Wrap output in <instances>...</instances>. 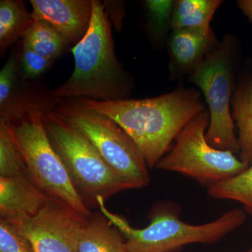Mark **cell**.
<instances>
[{
  "label": "cell",
  "instance_id": "52a82bcc",
  "mask_svg": "<svg viewBox=\"0 0 252 252\" xmlns=\"http://www.w3.org/2000/svg\"><path fill=\"white\" fill-rule=\"evenodd\" d=\"M209 124L210 113L205 109L182 129L171 150L156 167L187 176L207 187L245 171L250 165L235 154L214 148L207 142Z\"/></svg>",
  "mask_w": 252,
  "mask_h": 252
},
{
  "label": "cell",
  "instance_id": "6da1fadb",
  "mask_svg": "<svg viewBox=\"0 0 252 252\" xmlns=\"http://www.w3.org/2000/svg\"><path fill=\"white\" fill-rule=\"evenodd\" d=\"M79 99L117 123L140 149L149 168L157 166L182 129L205 109L200 92L185 88L152 98Z\"/></svg>",
  "mask_w": 252,
  "mask_h": 252
},
{
  "label": "cell",
  "instance_id": "e0dca14e",
  "mask_svg": "<svg viewBox=\"0 0 252 252\" xmlns=\"http://www.w3.org/2000/svg\"><path fill=\"white\" fill-rule=\"evenodd\" d=\"M223 1L220 0H177L172 12L171 28L211 31L210 23Z\"/></svg>",
  "mask_w": 252,
  "mask_h": 252
},
{
  "label": "cell",
  "instance_id": "8992f818",
  "mask_svg": "<svg viewBox=\"0 0 252 252\" xmlns=\"http://www.w3.org/2000/svg\"><path fill=\"white\" fill-rule=\"evenodd\" d=\"M57 99L55 110L92 144L114 171L135 189L143 188L150 183L149 167L143 155L117 123L86 107L80 99Z\"/></svg>",
  "mask_w": 252,
  "mask_h": 252
},
{
  "label": "cell",
  "instance_id": "484cf974",
  "mask_svg": "<svg viewBox=\"0 0 252 252\" xmlns=\"http://www.w3.org/2000/svg\"><path fill=\"white\" fill-rule=\"evenodd\" d=\"M245 252H252V248L250 249V250H248V251Z\"/></svg>",
  "mask_w": 252,
  "mask_h": 252
},
{
  "label": "cell",
  "instance_id": "44dd1931",
  "mask_svg": "<svg viewBox=\"0 0 252 252\" xmlns=\"http://www.w3.org/2000/svg\"><path fill=\"white\" fill-rule=\"evenodd\" d=\"M149 36L155 46L164 45L171 30L172 12L175 1L147 0L144 1Z\"/></svg>",
  "mask_w": 252,
  "mask_h": 252
},
{
  "label": "cell",
  "instance_id": "2e32d148",
  "mask_svg": "<svg viewBox=\"0 0 252 252\" xmlns=\"http://www.w3.org/2000/svg\"><path fill=\"white\" fill-rule=\"evenodd\" d=\"M32 13L21 0L0 1V54L4 56L8 48L23 37L34 23Z\"/></svg>",
  "mask_w": 252,
  "mask_h": 252
},
{
  "label": "cell",
  "instance_id": "30bf717a",
  "mask_svg": "<svg viewBox=\"0 0 252 252\" xmlns=\"http://www.w3.org/2000/svg\"><path fill=\"white\" fill-rule=\"evenodd\" d=\"M19 54L14 51L0 72V121L17 122L33 110L54 109L58 99L37 86L21 79L18 72Z\"/></svg>",
  "mask_w": 252,
  "mask_h": 252
},
{
  "label": "cell",
  "instance_id": "277c9868",
  "mask_svg": "<svg viewBox=\"0 0 252 252\" xmlns=\"http://www.w3.org/2000/svg\"><path fill=\"white\" fill-rule=\"evenodd\" d=\"M99 208L124 235L127 252H172L190 244L217 243L242 226L247 219L243 209L235 208L217 220L194 225L165 210L154 214L148 226L137 229L125 219L109 212L103 200L99 202Z\"/></svg>",
  "mask_w": 252,
  "mask_h": 252
},
{
  "label": "cell",
  "instance_id": "5bb4252c",
  "mask_svg": "<svg viewBox=\"0 0 252 252\" xmlns=\"http://www.w3.org/2000/svg\"><path fill=\"white\" fill-rule=\"evenodd\" d=\"M232 117L238 130L240 160L252 165V72L240 77L231 103Z\"/></svg>",
  "mask_w": 252,
  "mask_h": 252
},
{
  "label": "cell",
  "instance_id": "7402d4cb",
  "mask_svg": "<svg viewBox=\"0 0 252 252\" xmlns=\"http://www.w3.org/2000/svg\"><path fill=\"white\" fill-rule=\"evenodd\" d=\"M0 252H34L31 244L11 223L0 219Z\"/></svg>",
  "mask_w": 252,
  "mask_h": 252
},
{
  "label": "cell",
  "instance_id": "7a4b0ae2",
  "mask_svg": "<svg viewBox=\"0 0 252 252\" xmlns=\"http://www.w3.org/2000/svg\"><path fill=\"white\" fill-rule=\"evenodd\" d=\"M93 16L85 36L72 51L74 69L64 84L50 94L55 99L85 98L109 102L129 99L132 77L119 63L112 24L103 3L92 0Z\"/></svg>",
  "mask_w": 252,
  "mask_h": 252
},
{
  "label": "cell",
  "instance_id": "4fadbf2b",
  "mask_svg": "<svg viewBox=\"0 0 252 252\" xmlns=\"http://www.w3.org/2000/svg\"><path fill=\"white\" fill-rule=\"evenodd\" d=\"M30 176L0 177V216L16 215L34 217L49 200Z\"/></svg>",
  "mask_w": 252,
  "mask_h": 252
},
{
  "label": "cell",
  "instance_id": "9c48e42d",
  "mask_svg": "<svg viewBox=\"0 0 252 252\" xmlns=\"http://www.w3.org/2000/svg\"><path fill=\"white\" fill-rule=\"evenodd\" d=\"M86 219L67 204L50 197L35 216L16 215L4 220L29 242L34 252H79V233Z\"/></svg>",
  "mask_w": 252,
  "mask_h": 252
},
{
  "label": "cell",
  "instance_id": "5b68a950",
  "mask_svg": "<svg viewBox=\"0 0 252 252\" xmlns=\"http://www.w3.org/2000/svg\"><path fill=\"white\" fill-rule=\"evenodd\" d=\"M238 50L236 39L226 34L190 74V80L201 90L208 106L207 142L214 148L235 154L240 149L231 103L236 87Z\"/></svg>",
  "mask_w": 252,
  "mask_h": 252
},
{
  "label": "cell",
  "instance_id": "cb8c5ba5",
  "mask_svg": "<svg viewBox=\"0 0 252 252\" xmlns=\"http://www.w3.org/2000/svg\"><path fill=\"white\" fill-rule=\"evenodd\" d=\"M103 4L111 22L116 26L118 31H120L125 14L124 3L119 1H104Z\"/></svg>",
  "mask_w": 252,
  "mask_h": 252
},
{
  "label": "cell",
  "instance_id": "7c38bea8",
  "mask_svg": "<svg viewBox=\"0 0 252 252\" xmlns=\"http://www.w3.org/2000/svg\"><path fill=\"white\" fill-rule=\"evenodd\" d=\"M171 31L168 49L170 72L175 77L191 74L219 43L212 31L185 28Z\"/></svg>",
  "mask_w": 252,
  "mask_h": 252
},
{
  "label": "cell",
  "instance_id": "d6986e66",
  "mask_svg": "<svg viewBox=\"0 0 252 252\" xmlns=\"http://www.w3.org/2000/svg\"><path fill=\"white\" fill-rule=\"evenodd\" d=\"M207 193L217 200L241 204L245 213L252 217V165L229 180L207 187Z\"/></svg>",
  "mask_w": 252,
  "mask_h": 252
},
{
  "label": "cell",
  "instance_id": "d4e9b609",
  "mask_svg": "<svg viewBox=\"0 0 252 252\" xmlns=\"http://www.w3.org/2000/svg\"><path fill=\"white\" fill-rule=\"evenodd\" d=\"M237 4L244 15L252 22V0H239Z\"/></svg>",
  "mask_w": 252,
  "mask_h": 252
},
{
  "label": "cell",
  "instance_id": "3957f363",
  "mask_svg": "<svg viewBox=\"0 0 252 252\" xmlns=\"http://www.w3.org/2000/svg\"><path fill=\"white\" fill-rule=\"evenodd\" d=\"M43 124L51 145L88 208L98 207L119 192L135 187L107 165L92 144L55 109L44 112Z\"/></svg>",
  "mask_w": 252,
  "mask_h": 252
},
{
  "label": "cell",
  "instance_id": "ac0fdd59",
  "mask_svg": "<svg viewBox=\"0 0 252 252\" xmlns=\"http://www.w3.org/2000/svg\"><path fill=\"white\" fill-rule=\"evenodd\" d=\"M67 44L62 34L43 20H34L23 36V46L32 49L53 63L61 56Z\"/></svg>",
  "mask_w": 252,
  "mask_h": 252
},
{
  "label": "cell",
  "instance_id": "8fae6325",
  "mask_svg": "<svg viewBox=\"0 0 252 252\" xmlns=\"http://www.w3.org/2000/svg\"><path fill=\"white\" fill-rule=\"evenodd\" d=\"M34 20L51 24L68 44H77L90 27L92 0H31Z\"/></svg>",
  "mask_w": 252,
  "mask_h": 252
},
{
  "label": "cell",
  "instance_id": "9a60e30c",
  "mask_svg": "<svg viewBox=\"0 0 252 252\" xmlns=\"http://www.w3.org/2000/svg\"><path fill=\"white\" fill-rule=\"evenodd\" d=\"M79 252H127L126 239L103 214L86 219L79 233Z\"/></svg>",
  "mask_w": 252,
  "mask_h": 252
},
{
  "label": "cell",
  "instance_id": "603a6c76",
  "mask_svg": "<svg viewBox=\"0 0 252 252\" xmlns=\"http://www.w3.org/2000/svg\"><path fill=\"white\" fill-rule=\"evenodd\" d=\"M52 61L38 54L32 49L23 45L19 56L18 67H21L23 78H35L46 72L52 64Z\"/></svg>",
  "mask_w": 252,
  "mask_h": 252
},
{
  "label": "cell",
  "instance_id": "ba28073f",
  "mask_svg": "<svg viewBox=\"0 0 252 252\" xmlns=\"http://www.w3.org/2000/svg\"><path fill=\"white\" fill-rule=\"evenodd\" d=\"M44 112L33 110L10 124L22 152L30 176L35 185L51 198L59 199L78 213L90 217L59 156L51 145L43 124Z\"/></svg>",
  "mask_w": 252,
  "mask_h": 252
},
{
  "label": "cell",
  "instance_id": "ffe728a7",
  "mask_svg": "<svg viewBox=\"0 0 252 252\" xmlns=\"http://www.w3.org/2000/svg\"><path fill=\"white\" fill-rule=\"evenodd\" d=\"M26 175L30 176L29 171L11 125L0 121V177Z\"/></svg>",
  "mask_w": 252,
  "mask_h": 252
}]
</instances>
